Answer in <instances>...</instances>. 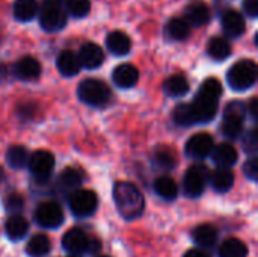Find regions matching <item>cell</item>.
Listing matches in <instances>:
<instances>
[{
    "mask_svg": "<svg viewBox=\"0 0 258 257\" xmlns=\"http://www.w3.org/2000/svg\"><path fill=\"white\" fill-rule=\"evenodd\" d=\"M67 9L71 15L82 18L91 11V2L89 0H65Z\"/></svg>",
    "mask_w": 258,
    "mask_h": 257,
    "instance_id": "cell-35",
    "label": "cell"
},
{
    "mask_svg": "<svg viewBox=\"0 0 258 257\" xmlns=\"http://www.w3.org/2000/svg\"><path fill=\"white\" fill-rule=\"evenodd\" d=\"M3 179H5V171H3V168L0 167V182H2Z\"/></svg>",
    "mask_w": 258,
    "mask_h": 257,
    "instance_id": "cell-44",
    "label": "cell"
},
{
    "mask_svg": "<svg viewBox=\"0 0 258 257\" xmlns=\"http://www.w3.org/2000/svg\"><path fill=\"white\" fill-rule=\"evenodd\" d=\"M183 257H210L203 250H189Z\"/></svg>",
    "mask_w": 258,
    "mask_h": 257,
    "instance_id": "cell-42",
    "label": "cell"
},
{
    "mask_svg": "<svg viewBox=\"0 0 258 257\" xmlns=\"http://www.w3.org/2000/svg\"><path fill=\"white\" fill-rule=\"evenodd\" d=\"M174 121H175V124H178L181 127H187V126L197 124L195 115H194V111H192V106L190 105H186V103L178 105L175 108V111H174Z\"/></svg>",
    "mask_w": 258,
    "mask_h": 257,
    "instance_id": "cell-33",
    "label": "cell"
},
{
    "mask_svg": "<svg viewBox=\"0 0 258 257\" xmlns=\"http://www.w3.org/2000/svg\"><path fill=\"white\" fill-rule=\"evenodd\" d=\"M194 115H195V121L198 124H204L209 123L215 118L216 112H218V101L216 100H210L206 97H201L197 94L195 100L190 103Z\"/></svg>",
    "mask_w": 258,
    "mask_h": 257,
    "instance_id": "cell-12",
    "label": "cell"
},
{
    "mask_svg": "<svg viewBox=\"0 0 258 257\" xmlns=\"http://www.w3.org/2000/svg\"><path fill=\"white\" fill-rule=\"evenodd\" d=\"M112 79L115 85L119 88H132L139 80V71L132 64H121L113 70Z\"/></svg>",
    "mask_w": 258,
    "mask_h": 257,
    "instance_id": "cell-15",
    "label": "cell"
},
{
    "mask_svg": "<svg viewBox=\"0 0 258 257\" xmlns=\"http://www.w3.org/2000/svg\"><path fill=\"white\" fill-rule=\"evenodd\" d=\"M257 64L251 59H242L230 68L227 74V80L233 89L245 91L254 86V83L257 82Z\"/></svg>",
    "mask_w": 258,
    "mask_h": 257,
    "instance_id": "cell-2",
    "label": "cell"
},
{
    "mask_svg": "<svg viewBox=\"0 0 258 257\" xmlns=\"http://www.w3.org/2000/svg\"><path fill=\"white\" fill-rule=\"evenodd\" d=\"M257 147H258L257 132H255V130H249V132L246 133L245 139H243V148H245V151H248V153L254 155V153L257 151Z\"/></svg>",
    "mask_w": 258,
    "mask_h": 257,
    "instance_id": "cell-38",
    "label": "cell"
},
{
    "mask_svg": "<svg viewBox=\"0 0 258 257\" xmlns=\"http://www.w3.org/2000/svg\"><path fill=\"white\" fill-rule=\"evenodd\" d=\"M79 98L94 108H103L110 101V89L106 83L97 79H86L79 86Z\"/></svg>",
    "mask_w": 258,
    "mask_h": 257,
    "instance_id": "cell-3",
    "label": "cell"
},
{
    "mask_svg": "<svg viewBox=\"0 0 258 257\" xmlns=\"http://www.w3.org/2000/svg\"><path fill=\"white\" fill-rule=\"evenodd\" d=\"M198 95L210 98V100H219V97L222 95V85L218 79L210 77L207 80H204V83L201 85V89L198 92Z\"/></svg>",
    "mask_w": 258,
    "mask_h": 257,
    "instance_id": "cell-34",
    "label": "cell"
},
{
    "mask_svg": "<svg viewBox=\"0 0 258 257\" xmlns=\"http://www.w3.org/2000/svg\"><path fill=\"white\" fill-rule=\"evenodd\" d=\"M219 238V232L213 224H200L192 230V239L200 247H212Z\"/></svg>",
    "mask_w": 258,
    "mask_h": 257,
    "instance_id": "cell-20",
    "label": "cell"
},
{
    "mask_svg": "<svg viewBox=\"0 0 258 257\" xmlns=\"http://www.w3.org/2000/svg\"><path fill=\"white\" fill-rule=\"evenodd\" d=\"M103 257H107V256H103Z\"/></svg>",
    "mask_w": 258,
    "mask_h": 257,
    "instance_id": "cell-46",
    "label": "cell"
},
{
    "mask_svg": "<svg viewBox=\"0 0 258 257\" xmlns=\"http://www.w3.org/2000/svg\"><path fill=\"white\" fill-rule=\"evenodd\" d=\"M154 191L156 194L166 200V201H172L177 198L178 195V188H177V183L172 177L169 176H162V177H157L156 182H154Z\"/></svg>",
    "mask_w": 258,
    "mask_h": 257,
    "instance_id": "cell-24",
    "label": "cell"
},
{
    "mask_svg": "<svg viewBox=\"0 0 258 257\" xmlns=\"http://www.w3.org/2000/svg\"><path fill=\"white\" fill-rule=\"evenodd\" d=\"M248 247L239 238H228L219 247V257H246Z\"/></svg>",
    "mask_w": 258,
    "mask_h": 257,
    "instance_id": "cell-28",
    "label": "cell"
},
{
    "mask_svg": "<svg viewBox=\"0 0 258 257\" xmlns=\"http://www.w3.org/2000/svg\"><path fill=\"white\" fill-rule=\"evenodd\" d=\"M5 232L11 241H21L29 233V223L24 217L14 214L5 223Z\"/></svg>",
    "mask_w": 258,
    "mask_h": 257,
    "instance_id": "cell-17",
    "label": "cell"
},
{
    "mask_svg": "<svg viewBox=\"0 0 258 257\" xmlns=\"http://www.w3.org/2000/svg\"><path fill=\"white\" fill-rule=\"evenodd\" d=\"M209 55L215 61H224L231 55V45L228 39L222 36H216L209 42Z\"/></svg>",
    "mask_w": 258,
    "mask_h": 257,
    "instance_id": "cell-32",
    "label": "cell"
},
{
    "mask_svg": "<svg viewBox=\"0 0 258 257\" xmlns=\"http://www.w3.org/2000/svg\"><path fill=\"white\" fill-rule=\"evenodd\" d=\"M38 14L36 0H17L14 5V15L18 21H30Z\"/></svg>",
    "mask_w": 258,
    "mask_h": 257,
    "instance_id": "cell-29",
    "label": "cell"
},
{
    "mask_svg": "<svg viewBox=\"0 0 258 257\" xmlns=\"http://www.w3.org/2000/svg\"><path fill=\"white\" fill-rule=\"evenodd\" d=\"M63 0H45V5H60Z\"/></svg>",
    "mask_w": 258,
    "mask_h": 257,
    "instance_id": "cell-43",
    "label": "cell"
},
{
    "mask_svg": "<svg viewBox=\"0 0 258 257\" xmlns=\"http://www.w3.org/2000/svg\"><path fill=\"white\" fill-rule=\"evenodd\" d=\"M29 153L23 145H12L6 151V162L14 170H21L27 165Z\"/></svg>",
    "mask_w": 258,
    "mask_h": 257,
    "instance_id": "cell-30",
    "label": "cell"
},
{
    "mask_svg": "<svg viewBox=\"0 0 258 257\" xmlns=\"http://www.w3.org/2000/svg\"><path fill=\"white\" fill-rule=\"evenodd\" d=\"M68 204H70L71 212L76 217L85 218V217L92 215L97 211L98 197L91 189H76L74 192H71L68 198Z\"/></svg>",
    "mask_w": 258,
    "mask_h": 257,
    "instance_id": "cell-4",
    "label": "cell"
},
{
    "mask_svg": "<svg viewBox=\"0 0 258 257\" xmlns=\"http://www.w3.org/2000/svg\"><path fill=\"white\" fill-rule=\"evenodd\" d=\"M243 9H245L246 15L255 18L258 15V0H245Z\"/></svg>",
    "mask_w": 258,
    "mask_h": 257,
    "instance_id": "cell-40",
    "label": "cell"
},
{
    "mask_svg": "<svg viewBox=\"0 0 258 257\" xmlns=\"http://www.w3.org/2000/svg\"><path fill=\"white\" fill-rule=\"evenodd\" d=\"M68 257H77V254H71V256H68Z\"/></svg>",
    "mask_w": 258,
    "mask_h": 257,
    "instance_id": "cell-45",
    "label": "cell"
},
{
    "mask_svg": "<svg viewBox=\"0 0 258 257\" xmlns=\"http://www.w3.org/2000/svg\"><path fill=\"white\" fill-rule=\"evenodd\" d=\"M15 73L21 80H35L41 74V65L33 56H24L17 62Z\"/></svg>",
    "mask_w": 258,
    "mask_h": 257,
    "instance_id": "cell-21",
    "label": "cell"
},
{
    "mask_svg": "<svg viewBox=\"0 0 258 257\" xmlns=\"http://www.w3.org/2000/svg\"><path fill=\"white\" fill-rule=\"evenodd\" d=\"M83 182V174L76 168H67L60 173L57 185L63 192H74Z\"/></svg>",
    "mask_w": 258,
    "mask_h": 257,
    "instance_id": "cell-23",
    "label": "cell"
},
{
    "mask_svg": "<svg viewBox=\"0 0 258 257\" xmlns=\"http://www.w3.org/2000/svg\"><path fill=\"white\" fill-rule=\"evenodd\" d=\"M210 183L216 192H227L234 185V174L230 168H218L210 176Z\"/></svg>",
    "mask_w": 258,
    "mask_h": 257,
    "instance_id": "cell-26",
    "label": "cell"
},
{
    "mask_svg": "<svg viewBox=\"0 0 258 257\" xmlns=\"http://www.w3.org/2000/svg\"><path fill=\"white\" fill-rule=\"evenodd\" d=\"M245 106L240 103H230L225 109V117L222 123V132L227 138H237L243 129V117H245Z\"/></svg>",
    "mask_w": 258,
    "mask_h": 257,
    "instance_id": "cell-6",
    "label": "cell"
},
{
    "mask_svg": "<svg viewBox=\"0 0 258 257\" xmlns=\"http://www.w3.org/2000/svg\"><path fill=\"white\" fill-rule=\"evenodd\" d=\"M212 158H213V162L219 168H230L237 162L239 155H237V150L231 144L224 142V144H219L218 147H213Z\"/></svg>",
    "mask_w": 258,
    "mask_h": 257,
    "instance_id": "cell-16",
    "label": "cell"
},
{
    "mask_svg": "<svg viewBox=\"0 0 258 257\" xmlns=\"http://www.w3.org/2000/svg\"><path fill=\"white\" fill-rule=\"evenodd\" d=\"M79 59L80 64L86 68H98L104 61V53L100 45L95 42H86L79 50Z\"/></svg>",
    "mask_w": 258,
    "mask_h": 257,
    "instance_id": "cell-14",
    "label": "cell"
},
{
    "mask_svg": "<svg viewBox=\"0 0 258 257\" xmlns=\"http://www.w3.org/2000/svg\"><path fill=\"white\" fill-rule=\"evenodd\" d=\"M163 91L169 97H183L189 91V82L181 74H174L168 77L163 83Z\"/></svg>",
    "mask_w": 258,
    "mask_h": 257,
    "instance_id": "cell-27",
    "label": "cell"
},
{
    "mask_svg": "<svg viewBox=\"0 0 258 257\" xmlns=\"http://www.w3.org/2000/svg\"><path fill=\"white\" fill-rule=\"evenodd\" d=\"M80 67L82 64L79 56L71 50H63L57 58V70L67 77L76 76L80 71Z\"/></svg>",
    "mask_w": 258,
    "mask_h": 257,
    "instance_id": "cell-22",
    "label": "cell"
},
{
    "mask_svg": "<svg viewBox=\"0 0 258 257\" xmlns=\"http://www.w3.org/2000/svg\"><path fill=\"white\" fill-rule=\"evenodd\" d=\"M27 165L30 173L36 179L45 180L51 176V171L54 168V156L47 150H36L29 156Z\"/></svg>",
    "mask_w": 258,
    "mask_h": 257,
    "instance_id": "cell-7",
    "label": "cell"
},
{
    "mask_svg": "<svg viewBox=\"0 0 258 257\" xmlns=\"http://www.w3.org/2000/svg\"><path fill=\"white\" fill-rule=\"evenodd\" d=\"M184 14H186V21L190 26H197V27L206 26L210 21V15H212L210 8L201 0H195L189 3Z\"/></svg>",
    "mask_w": 258,
    "mask_h": 257,
    "instance_id": "cell-13",
    "label": "cell"
},
{
    "mask_svg": "<svg viewBox=\"0 0 258 257\" xmlns=\"http://www.w3.org/2000/svg\"><path fill=\"white\" fill-rule=\"evenodd\" d=\"M65 220L63 209L56 201H44L35 211V221L44 229H57Z\"/></svg>",
    "mask_w": 258,
    "mask_h": 257,
    "instance_id": "cell-5",
    "label": "cell"
},
{
    "mask_svg": "<svg viewBox=\"0 0 258 257\" xmlns=\"http://www.w3.org/2000/svg\"><path fill=\"white\" fill-rule=\"evenodd\" d=\"M154 159H156L157 165H160L162 168L169 170V168H172L175 165V155L169 148H165V147H162V148H159L156 151Z\"/></svg>",
    "mask_w": 258,
    "mask_h": 257,
    "instance_id": "cell-36",
    "label": "cell"
},
{
    "mask_svg": "<svg viewBox=\"0 0 258 257\" xmlns=\"http://www.w3.org/2000/svg\"><path fill=\"white\" fill-rule=\"evenodd\" d=\"M249 114L252 117V120L257 123L258 121V100L257 98H252L251 103H249Z\"/></svg>",
    "mask_w": 258,
    "mask_h": 257,
    "instance_id": "cell-41",
    "label": "cell"
},
{
    "mask_svg": "<svg viewBox=\"0 0 258 257\" xmlns=\"http://www.w3.org/2000/svg\"><path fill=\"white\" fill-rule=\"evenodd\" d=\"M5 208L9 214H20L24 208V198L20 194H11L5 200Z\"/></svg>",
    "mask_w": 258,
    "mask_h": 257,
    "instance_id": "cell-37",
    "label": "cell"
},
{
    "mask_svg": "<svg viewBox=\"0 0 258 257\" xmlns=\"http://www.w3.org/2000/svg\"><path fill=\"white\" fill-rule=\"evenodd\" d=\"M50 250H51V242H50L48 236H45L42 233L33 235L26 245V253L30 257L47 256L50 253Z\"/></svg>",
    "mask_w": 258,
    "mask_h": 257,
    "instance_id": "cell-25",
    "label": "cell"
},
{
    "mask_svg": "<svg viewBox=\"0 0 258 257\" xmlns=\"http://www.w3.org/2000/svg\"><path fill=\"white\" fill-rule=\"evenodd\" d=\"M39 23L44 30L56 32L67 24V14L59 5H45V8L41 11Z\"/></svg>",
    "mask_w": 258,
    "mask_h": 257,
    "instance_id": "cell-10",
    "label": "cell"
},
{
    "mask_svg": "<svg viewBox=\"0 0 258 257\" xmlns=\"http://www.w3.org/2000/svg\"><path fill=\"white\" fill-rule=\"evenodd\" d=\"M91 238L82 229H70L62 238V247L70 254H82L88 251Z\"/></svg>",
    "mask_w": 258,
    "mask_h": 257,
    "instance_id": "cell-11",
    "label": "cell"
},
{
    "mask_svg": "<svg viewBox=\"0 0 258 257\" xmlns=\"http://www.w3.org/2000/svg\"><path fill=\"white\" fill-rule=\"evenodd\" d=\"M212 150H213V138L206 132L195 133L186 142V155L194 159H204L212 153Z\"/></svg>",
    "mask_w": 258,
    "mask_h": 257,
    "instance_id": "cell-9",
    "label": "cell"
},
{
    "mask_svg": "<svg viewBox=\"0 0 258 257\" xmlns=\"http://www.w3.org/2000/svg\"><path fill=\"white\" fill-rule=\"evenodd\" d=\"M207 170L204 167H192L187 170L184 180H183V188H184V194L190 198H197L200 197L207 185Z\"/></svg>",
    "mask_w": 258,
    "mask_h": 257,
    "instance_id": "cell-8",
    "label": "cell"
},
{
    "mask_svg": "<svg viewBox=\"0 0 258 257\" xmlns=\"http://www.w3.org/2000/svg\"><path fill=\"white\" fill-rule=\"evenodd\" d=\"M166 33L169 38L177 41L186 39L190 33V24L186 21V18H172L166 26Z\"/></svg>",
    "mask_w": 258,
    "mask_h": 257,
    "instance_id": "cell-31",
    "label": "cell"
},
{
    "mask_svg": "<svg viewBox=\"0 0 258 257\" xmlns=\"http://www.w3.org/2000/svg\"><path fill=\"white\" fill-rule=\"evenodd\" d=\"M113 200L118 212L127 221L139 218L145 209L142 192L130 182H118L113 186Z\"/></svg>",
    "mask_w": 258,
    "mask_h": 257,
    "instance_id": "cell-1",
    "label": "cell"
},
{
    "mask_svg": "<svg viewBox=\"0 0 258 257\" xmlns=\"http://www.w3.org/2000/svg\"><path fill=\"white\" fill-rule=\"evenodd\" d=\"M245 176L249 179V180H252V182H255L258 177V159L257 158H251L246 164H245Z\"/></svg>",
    "mask_w": 258,
    "mask_h": 257,
    "instance_id": "cell-39",
    "label": "cell"
},
{
    "mask_svg": "<svg viewBox=\"0 0 258 257\" xmlns=\"http://www.w3.org/2000/svg\"><path fill=\"white\" fill-rule=\"evenodd\" d=\"M222 27L231 38H239L245 32V18L237 11H227L222 17Z\"/></svg>",
    "mask_w": 258,
    "mask_h": 257,
    "instance_id": "cell-18",
    "label": "cell"
},
{
    "mask_svg": "<svg viewBox=\"0 0 258 257\" xmlns=\"http://www.w3.org/2000/svg\"><path fill=\"white\" fill-rule=\"evenodd\" d=\"M106 45L110 50V53H113L116 56H124V55H127L130 52L132 41H130L127 33H124L121 30H115V32H110L107 35Z\"/></svg>",
    "mask_w": 258,
    "mask_h": 257,
    "instance_id": "cell-19",
    "label": "cell"
}]
</instances>
